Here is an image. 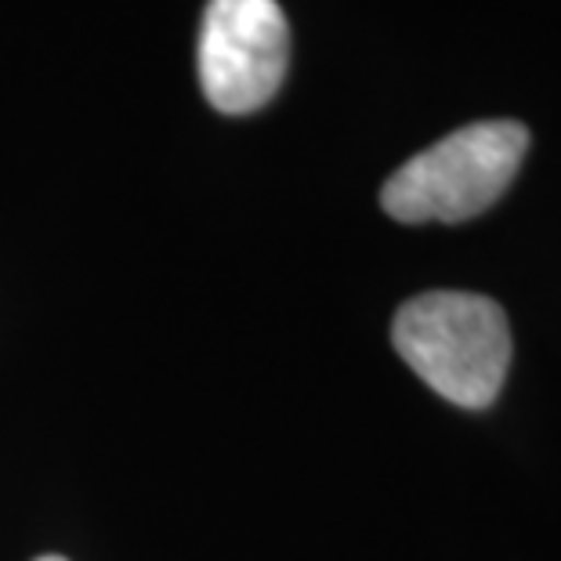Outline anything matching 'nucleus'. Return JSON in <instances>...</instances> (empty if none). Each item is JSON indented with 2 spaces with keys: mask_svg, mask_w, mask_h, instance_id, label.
I'll use <instances>...</instances> for the list:
<instances>
[{
  "mask_svg": "<svg viewBox=\"0 0 561 561\" xmlns=\"http://www.w3.org/2000/svg\"><path fill=\"white\" fill-rule=\"evenodd\" d=\"M391 344L427 388L460 410H485L504 388L511 327L482 294L432 290L410 297L391 322Z\"/></svg>",
  "mask_w": 561,
  "mask_h": 561,
  "instance_id": "f257e3e1",
  "label": "nucleus"
},
{
  "mask_svg": "<svg viewBox=\"0 0 561 561\" xmlns=\"http://www.w3.org/2000/svg\"><path fill=\"white\" fill-rule=\"evenodd\" d=\"M37 561H66V558H58V554H47V558H37Z\"/></svg>",
  "mask_w": 561,
  "mask_h": 561,
  "instance_id": "20e7f679",
  "label": "nucleus"
},
{
  "mask_svg": "<svg viewBox=\"0 0 561 561\" xmlns=\"http://www.w3.org/2000/svg\"><path fill=\"white\" fill-rule=\"evenodd\" d=\"M199 83L225 116L257 113L283 88L290 26L276 0H210L199 26Z\"/></svg>",
  "mask_w": 561,
  "mask_h": 561,
  "instance_id": "7ed1b4c3",
  "label": "nucleus"
},
{
  "mask_svg": "<svg viewBox=\"0 0 561 561\" xmlns=\"http://www.w3.org/2000/svg\"><path fill=\"white\" fill-rule=\"evenodd\" d=\"M529 152L518 121H479L405 160L380 188V207L402 225L479 218L507 193Z\"/></svg>",
  "mask_w": 561,
  "mask_h": 561,
  "instance_id": "f03ea898",
  "label": "nucleus"
}]
</instances>
